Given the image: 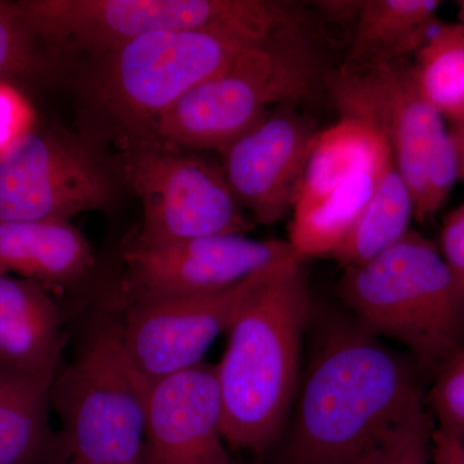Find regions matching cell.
I'll return each instance as SVG.
<instances>
[{"mask_svg": "<svg viewBox=\"0 0 464 464\" xmlns=\"http://www.w3.org/2000/svg\"><path fill=\"white\" fill-rule=\"evenodd\" d=\"M413 63L426 102L450 125L464 124V26L436 25Z\"/></svg>", "mask_w": 464, "mask_h": 464, "instance_id": "7402d4cb", "label": "cell"}, {"mask_svg": "<svg viewBox=\"0 0 464 464\" xmlns=\"http://www.w3.org/2000/svg\"><path fill=\"white\" fill-rule=\"evenodd\" d=\"M459 176V150L456 137L448 128L440 134L427 159L422 198L415 208V221L424 224L444 207Z\"/></svg>", "mask_w": 464, "mask_h": 464, "instance_id": "cb8c5ba5", "label": "cell"}, {"mask_svg": "<svg viewBox=\"0 0 464 464\" xmlns=\"http://www.w3.org/2000/svg\"><path fill=\"white\" fill-rule=\"evenodd\" d=\"M458 5V17H459L460 25L464 26V0H459L457 2Z\"/></svg>", "mask_w": 464, "mask_h": 464, "instance_id": "4dcf8cb0", "label": "cell"}, {"mask_svg": "<svg viewBox=\"0 0 464 464\" xmlns=\"http://www.w3.org/2000/svg\"><path fill=\"white\" fill-rule=\"evenodd\" d=\"M435 424L422 405L400 424L368 464H430Z\"/></svg>", "mask_w": 464, "mask_h": 464, "instance_id": "d4e9b609", "label": "cell"}, {"mask_svg": "<svg viewBox=\"0 0 464 464\" xmlns=\"http://www.w3.org/2000/svg\"><path fill=\"white\" fill-rule=\"evenodd\" d=\"M449 130H450L451 133L456 137L458 150H459L460 176H462L464 179V124L450 125Z\"/></svg>", "mask_w": 464, "mask_h": 464, "instance_id": "f546056e", "label": "cell"}, {"mask_svg": "<svg viewBox=\"0 0 464 464\" xmlns=\"http://www.w3.org/2000/svg\"><path fill=\"white\" fill-rule=\"evenodd\" d=\"M341 295L360 328L404 344L429 371L439 372L464 348V284L420 232L346 267Z\"/></svg>", "mask_w": 464, "mask_h": 464, "instance_id": "3957f363", "label": "cell"}, {"mask_svg": "<svg viewBox=\"0 0 464 464\" xmlns=\"http://www.w3.org/2000/svg\"><path fill=\"white\" fill-rule=\"evenodd\" d=\"M91 244L70 221L0 222V274L42 284H66L91 270Z\"/></svg>", "mask_w": 464, "mask_h": 464, "instance_id": "e0dca14e", "label": "cell"}, {"mask_svg": "<svg viewBox=\"0 0 464 464\" xmlns=\"http://www.w3.org/2000/svg\"><path fill=\"white\" fill-rule=\"evenodd\" d=\"M329 90L342 116L368 121L386 137L417 208L427 159L448 128L418 90L413 65L405 60L346 63L329 79Z\"/></svg>", "mask_w": 464, "mask_h": 464, "instance_id": "8fae6325", "label": "cell"}, {"mask_svg": "<svg viewBox=\"0 0 464 464\" xmlns=\"http://www.w3.org/2000/svg\"><path fill=\"white\" fill-rule=\"evenodd\" d=\"M18 5L58 54L94 57L158 32L209 30L265 42L304 26L298 5L273 0H21Z\"/></svg>", "mask_w": 464, "mask_h": 464, "instance_id": "5b68a950", "label": "cell"}, {"mask_svg": "<svg viewBox=\"0 0 464 464\" xmlns=\"http://www.w3.org/2000/svg\"><path fill=\"white\" fill-rule=\"evenodd\" d=\"M149 389L128 355L121 324L94 329L51 387L69 464L140 462Z\"/></svg>", "mask_w": 464, "mask_h": 464, "instance_id": "8992f818", "label": "cell"}, {"mask_svg": "<svg viewBox=\"0 0 464 464\" xmlns=\"http://www.w3.org/2000/svg\"><path fill=\"white\" fill-rule=\"evenodd\" d=\"M125 464H143V463L141 462V460H140V462H132V463H125Z\"/></svg>", "mask_w": 464, "mask_h": 464, "instance_id": "1f68e13d", "label": "cell"}, {"mask_svg": "<svg viewBox=\"0 0 464 464\" xmlns=\"http://www.w3.org/2000/svg\"><path fill=\"white\" fill-rule=\"evenodd\" d=\"M52 383L0 365V464H69L51 427Z\"/></svg>", "mask_w": 464, "mask_h": 464, "instance_id": "2e32d148", "label": "cell"}, {"mask_svg": "<svg viewBox=\"0 0 464 464\" xmlns=\"http://www.w3.org/2000/svg\"><path fill=\"white\" fill-rule=\"evenodd\" d=\"M414 210L413 195L392 159L378 174L364 212L332 257L346 267L371 261L411 231Z\"/></svg>", "mask_w": 464, "mask_h": 464, "instance_id": "ffe728a7", "label": "cell"}, {"mask_svg": "<svg viewBox=\"0 0 464 464\" xmlns=\"http://www.w3.org/2000/svg\"><path fill=\"white\" fill-rule=\"evenodd\" d=\"M439 0H362L347 65L405 60L438 25Z\"/></svg>", "mask_w": 464, "mask_h": 464, "instance_id": "d6986e66", "label": "cell"}, {"mask_svg": "<svg viewBox=\"0 0 464 464\" xmlns=\"http://www.w3.org/2000/svg\"><path fill=\"white\" fill-rule=\"evenodd\" d=\"M430 464H464V440L435 427Z\"/></svg>", "mask_w": 464, "mask_h": 464, "instance_id": "f1b7e54d", "label": "cell"}, {"mask_svg": "<svg viewBox=\"0 0 464 464\" xmlns=\"http://www.w3.org/2000/svg\"><path fill=\"white\" fill-rule=\"evenodd\" d=\"M430 405L440 429L464 440V348L438 372Z\"/></svg>", "mask_w": 464, "mask_h": 464, "instance_id": "484cf974", "label": "cell"}, {"mask_svg": "<svg viewBox=\"0 0 464 464\" xmlns=\"http://www.w3.org/2000/svg\"><path fill=\"white\" fill-rule=\"evenodd\" d=\"M121 174L87 140L35 128L0 155V222L70 221L109 209Z\"/></svg>", "mask_w": 464, "mask_h": 464, "instance_id": "9c48e42d", "label": "cell"}, {"mask_svg": "<svg viewBox=\"0 0 464 464\" xmlns=\"http://www.w3.org/2000/svg\"><path fill=\"white\" fill-rule=\"evenodd\" d=\"M121 181L142 204L133 246H170L200 237L246 235L253 228L222 169L192 150L140 137L119 167Z\"/></svg>", "mask_w": 464, "mask_h": 464, "instance_id": "ba28073f", "label": "cell"}, {"mask_svg": "<svg viewBox=\"0 0 464 464\" xmlns=\"http://www.w3.org/2000/svg\"><path fill=\"white\" fill-rule=\"evenodd\" d=\"M390 143L368 121L342 116L316 137L292 212L306 209L362 170H381L392 160Z\"/></svg>", "mask_w": 464, "mask_h": 464, "instance_id": "ac0fdd59", "label": "cell"}, {"mask_svg": "<svg viewBox=\"0 0 464 464\" xmlns=\"http://www.w3.org/2000/svg\"><path fill=\"white\" fill-rule=\"evenodd\" d=\"M317 134L308 119L284 108L219 150L226 179L256 222L276 224L292 210Z\"/></svg>", "mask_w": 464, "mask_h": 464, "instance_id": "4fadbf2b", "label": "cell"}, {"mask_svg": "<svg viewBox=\"0 0 464 464\" xmlns=\"http://www.w3.org/2000/svg\"><path fill=\"white\" fill-rule=\"evenodd\" d=\"M439 250L450 270L464 284V204L445 217Z\"/></svg>", "mask_w": 464, "mask_h": 464, "instance_id": "83f0119b", "label": "cell"}, {"mask_svg": "<svg viewBox=\"0 0 464 464\" xmlns=\"http://www.w3.org/2000/svg\"><path fill=\"white\" fill-rule=\"evenodd\" d=\"M322 66L304 27L250 45L164 112L151 136L186 150H222L271 105H292L319 87Z\"/></svg>", "mask_w": 464, "mask_h": 464, "instance_id": "277c9868", "label": "cell"}, {"mask_svg": "<svg viewBox=\"0 0 464 464\" xmlns=\"http://www.w3.org/2000/svg\"><path fill=\"white\" fill-rule=\"evenodd\" d=\"M36 128L30 101L16 85L0 82V155Z\"/></svg>", "mask_w": 464, "mask_h": 464, "instance_id": "4316f807", "label": "cell"}, {"mask_svg": "<svg viewBox=\"0 0 464 464\" xmlns=\"http://www.w3.org/2000/svg\"><path fill=\"white\" fill-rule=\"evenodd\" d=\"M381 172L353 174L313 206L293 213L288 243L299 257H332L364 212Z\"/></svg>", "mask_w": 464, "mask_h": 464, "instance_id": "44dd1931", "label": "cell"}, {"mask_svg": "<svg viewBox=\"0 0 464 464\" xmlns=\"http://www.w3.org/2000/svg\"><path fill=\"white\" fill-rule=\"evenodd\" d=\"M295 401L268 464H368L424 405L411 369L362 328L326 341Z\"/></svg>", "mask_w": 464, "mask_h": 464, "instance_id": "6da1fadb", "label": "cell"}, {"mask_svg": "<svg viewBox=\"0 0 464 464\" xmlns=\"http://www.w3.org/2000/svg\"><path fill=\"white\" fill-rule=\"evenodd\" d=\"M63 346V316L47 286L0 274V365L54 381Z\"/></svg>", "mask_w": 464, "mask_h": 464, "instance_id": "9a60e30c", "label": "cell"}, {"mask_svg": "<svg viewBox=\"0 0 464 464\" xmlns=\"http://www.w3.org/2000/svg\"><path fill=\"white\" fill-rule=\"evenodd\" d=\"M257 43L209 30L148 34L96 56L83 90L136 139L148 137L177 101Z\"/></svg>", "mask_w": 464, "mask_h": 464, "instance_id": "52a82bcc", "label": "cell"}, {"mask_svg": "<svg viewBox=\"0 0 464 464\" xmlns=\"http://www.w3.org/2000/svg\"><path fill=\"white\" fill-rule=\"evenodd\" d=\"M215 366L150 383L143 464H232L221 432Z\"/></svg>", "mask_w": 464, "mask_h": 464, "instance_id": "5bb4252c", "label": "cell"}, {"mask_svg": "<svg viewBox=\"0 0 464 464\" xmlns=\"http://www.w3.org/2000/svg\"><path fill=\"white\" fill-rule=\"evenodd\" d=\"M302 262L262 284L228 329L215 366L226 445L265 456L282 438L298 392L310 292Z\"/></svg>", "mask_w": 464, "mask_h": 464, "instance_id": "7a4b0ae2", "label": "cell"}, {"mask_svg": "<svg viewBox=\"0 0 464 464\" xmlns=\"http://www.w3.org/2000/svg\"><path fill=\"white\" fill-rule=\"evenodd\" d=\"M283 266L218 292L130 302L119 324L137 371L152 383L203 364L217 338Z\"/></svg>", "mask_w": 464, "mask_h": 464, "instance_id": "30bf717a", "label": "cell"}, {"mask_svg": "<svg viewBox=\"0 0 464 464\" xmlns=\"http://www.w3.org/2000/svg\"><path fill=\"white\" fill-rule=\"evenodd\" d=\"M124 261L133 302L218 292L304 259L288 240L222 235L155 248L132 246Z\"/></svg>", "mask_w": 464, "mask_h": 464, "instance_id": "7c38bea8", "label": "cell"}, {"mask_svg": "<svg viewBox=\"0 0 464 464\" xmlns=\"http://www.w3.org/2000/svg\"><path fill=\"white\" fill-rule=\"evenodd\" d=\"M60 57L34 32L18 2L0 0V82H50L60 72Z\"/></svg>", "mask_w": 464, "mask_h": 464, "instance_id": "603a6c76", "label": "cell"}]
</instances>
